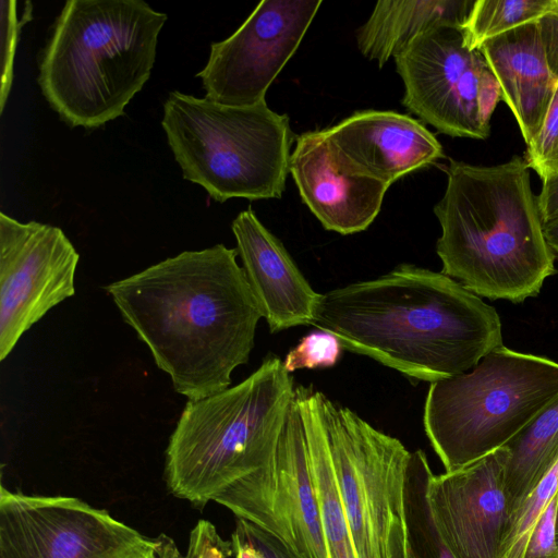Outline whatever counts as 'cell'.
<instances>
[{
    "label": "cell",
    "instance_id": "7402d4cb",
    "mask_svg": "<svg viewBox=\"0 0 558 558\" xmlns=\"http://www.w3.org/2000/svg\"><path fill=\"white\" fill-rule=\"evenodd\" d=\"M557 8V0H477L462 26L465 43L480 50L487 40L520 25L538 21Z\"/></svg>",
    "mask_w": 558,
    "mask_h": 558
},
{
    "label": "cell",
    "instance_id": "603a6c76",
    "mask_svg": "<svg viewBox=\"0 0 558 558\" xmlns=\"http://www.w3.org/2000/svg\"><path fill=\"white\" fill-rule=\"evenodd\" d=\"M539 22L556 86L539 132L526 144L524 159L544 181L558 174V1L557 8Z\"/></svg>",
    "mask_w": 558,
    "mask_h": 558
},
{
    "label": "cell",
    "instance_id": "8fae6325",
    "mask_svg": "<svg viewBox=\"0 0 558 558\" xmlns=\"http://www.w3.org/2000/svg\"><path fill=\"white\" fill-rule=\"evenodd\" d=\"M215 502L275 535L299 558H328L295 391L271 460L225 489Z\"/></svg>",
    "mask_w": 558,
    "mask_h": 558
},
{
    "label": "cell",
    "instance_id": "277c9868",
    "mask_svg": "<svg viewBox=\"0 0 558 558\" xmlns=\"http://www.w3.org/2000/svg\"><path fill=\"white\" fill-rule=\"evenodd\" d=\"M168 16L143 0H69L38 61V85L71 128L124 113L150 77Z\"/></svg>",
    "mask_w": 558,
    "mask_h": 558
},
{
    "label": "cell",
    "instance_id": "ffe728a7",
    "mask_svg": "<svg viewBox=\"0 0 558 558\" xmlns=\"http://www.w3.org/2000/svg\"><path fill=\"white\" fill-rule=\"evenodd\" d=\"M294 391L302 409L308 469L318 505L328 558H357L317 408L316 390L312 387L295 386Z\"/></svg>",
    "mask_w": 558,
    "mask_h": 558
},
{
    "label": "cell",
    "instance_id": "4fadbf2b",
    "mask_svg": "<svg viewBox=\"0 0 558 558\" xmlns=\"http://www.w3.org/2000/svg\"><path fill=\"white\" fill-rule=\"evenodd\" d=\"M78 260L60 228L0 214V361L48 311L74 295Z\"/></svg>",
    "mask_w": 558,
    "mask_h": 558
},
{
    "label": "cell",
    "instance_id": "836d02e7",
    "mask_svg": "<svg viewBox=\"0 0 558 558\" xmlns=\"http://www.w3.org/2000/svg\"><path fill=\"white\" fill-rule=\"evenodd\" d=\"M170 558H185L183 554L179 550L178 546L173 549Z\"/></svg>",
    "mask_w": 558,
    "mask_h": 558
},
{
    "label": "cell",
    "instance_id": "f1b7e54d",
    "mask_svg": "<svg viewBox=\"0 0 558 558\" xmlns=\"http://www.w3.org/2000/svg\"><path fill=\"white\" fill-rule=\"evenodd\" d=\"M239 531L263 558H299L275 535L243 520H236Z\"/></svg>",
    "mask_w": 558,
    "mask_h": 558
},
{
    "label": "cell",
    "instance_id": "cb8c5ba5",
    "mask_svg": "<svg viewBox=\"0 0 558 558\" xmlns=\"http://www.w3.org/2000/svg\"><path fill=\"white\" fill-rule=\"evenodd\" d=\"M558 495V460L511 515L501 558H524L530 535L550 501Z\"/></svg>",
    "mask_w": 558,
    "mask_h": 558
},
{
    "label": "cell",
    "instance_id": "3957f363",
    "mask_svg": "<svg viewBox=\"0 0 558 558\" xmlns=\"http://www.w3.org/2000/svg\"><path fill=\"white\" fill-rule=\"evenodd\" d=\"M434 213L441 272L489 300L521 303L556 272L524 158L495 166L450 160Z\"/></svg>",
    "mask_w": 558,
    "mask_h": 558
},
{
    "label": "cell",
    "instance_id": "7a4b0ae2",
    "mask_svg": "<svg viewBox=\"0 0 558 558\" xmlns=\"http://www.w3.org/2000/svg\"><path fill=\"white\" fill-rule=\"evenodd\" d=\"M312 324L349 351L430 383L470 371L502 345L493 306L442 272L410 264L320 294Z\"/></svg>",
    "mask_w": 558,
    "mask_h": 558
},
{
    "label": "cell",
    "instance_id": "4316f807",
    "mask_svg": "<svg viewBox=\"0 0 558 558\" xmlns=\"http://www.w3.org/2000/svg\"><path fill=\"white\" fill-rule=\"evenodd\" d=\"M557 507L558 495L537 520L530 535L524 558H558Z\"/></svg>",
    "mask_w": 558,
    "mask_h": 558
},
{
    "label": "cell",
    "instance_id": "e575fe53",
    "mask_svg": "<svg viewBox=\"0 0 558 558\" xmlns=\"http://www.w3.org/2000/svg\"><path fill=\"white\" fill-rule=\"evenodd\" d=\"M407 558H414V557L411 555V553L409 551V548H408V556H407Z\"/></svg>",
    "mask_w": 558,
    "mask_h": 558
},
{
    "label": "cell",
    "instance_id": "484cf974",
    "mask_svg": "<svg viewBox=\"0 0 558 558\" xmlns=\"http://www.w3.org/2000/svg\"><path fill=\"white\" fill-rule=\"evenodd\" d=\"M1 89L0 111H3L13 80V63L21 27L32 19V5L24 10L23 20L16 15V2L1 1Z\"/></svg>",
    "mask_w": 558,
    "mask_h": 558
},
{
    "label": "cell",
    "instance_id": "ac0fdd59",
    "mask_svg": "<svg viewBox=\"0 0 558 558\" xmlns=\"http://www.w3.org/2000/svg\"><path fill=\"white\" fill-rule=\"evenodd\" d=\"M480 50L529 144L544 123L556 86L539 20L487 40Z\"/></svg>",
    "mask_w": 558,
    "mask_h": 558
},
{
    "label": "cell",
    "instance_id": "7c38bea8",
    "mask_svg": "<svg viewBox=\"0 0 558 558\" xmlns=\"http://www.w3.org/2000/svg\"><path fill=\"white\" fill-rule=\"evenodd\" d=\"M322 0H263L228 38L210 45L201 78L206 98L225 106L265 101L299 48Z\"/></svg>",
    "mask_w": 558,
    "mask_h": 558
},
{
    "label": "cell",
    "instance_id": "ba28073f",
    "mask_svg": "<svg viewBox=\"0 0 558 558\" xmlns=\"http://www.w3.org/2000/svg\"><path fill=\"white\" fill-rule=\"evenodd\" d=\"M316 402L357 558H389L392 525L404 520L411 452L316 391Z\"/></svg>",
    "mask_w": 558,
    "mask_h": 558
},
{
    "label": "cell",
    "instance_id": "4dcf8cb0",
    "mask_svg": "<svg viewBox=\"0 0 558 558\" xmlns=\"http://www.w3.org/2000/svg\"><path fill=\"white\" fill-rule=\"evenodd\" d=\"M234 558H263L253 545L236 530L231 536Z\"/></svg>",
    "mask_w": 558,
    "mask_h": 558
},
{
    "label": "cell",
    "instance_id": "5b68a950",
    "mask_svg": "<svg viewBox=\"0 0 558 558\" xmlns=\"http://www.w3.org/2000/svg\"><path fill=\"white\" fill-rule=\"evenodd\" d=\"M294 388L282 361L269 355L240 384L187 401L166 449L168 490L203 508L265 466L275 454Z\"/></svg>",
    "mask_w": 558,
    "mask_h": 558
},
{
    "label": "cell",
    "instance_id": "1f68e13d",
    "mask_svg": "<svg viewBox=\"0 0 558 558\" xmlns=\"http://www.w3.org/2000/svg\"><path fill=\"white\" fill-rule=\"evenodd\" d=\"M154 547L145 558H170L173 549L177 547L175 542L163 533L154 537Z\"/></svg>",
    "mask_w": 558,
    "mask_h": 558
},
{
    "label": "cell",
    "instance_id": "6da1fadb",
    "mask_svg": "<svg viewBox=\"0 0 558 558\" xmlns=\"http://www.w3.org/2000/svg\"><path fill=\"white\" fill-rule=\"evenodd\" d=\"M236 248L185 251L105 287L187 401L218 393L245 364L263 317Z\"/></svg>",
    "mask_w": 558,
    "mask_h": 558
},
{
    "label": "cell",
    "instance_id": "d6986e66",
    "mask_svg": "<svg viewBox=\"0 0 558 558\" xmlns=\"http://www.w3.org/2000/svg\"><path fill=\"white\" fill-rule=\"evenodd\" d=\"M473 3L470 0L378 1L356 33L357 47L364 57L381 68L429 29L462 28Z\"/></svg>",
    "mask_w": 558,
    "mask_h": 558
},
{
    "label": "cell",
    "instance_id": "44dd1931",
    "mask_svg": "<svg viewBox=\"0 0 558 558\" xmlns=\"http://www.w3.org/2000/svg\"><path fill=\"white\" fill-rule=\"evenodd\" d=\"M506 489L511 515L558 460V398L506 446Z\"/></svg>",
    "mask_w": 558,
    "mask_h": 558
},
{
    "label": "cell",
    "instance_id": "9c48e42d",
    "mask_svg": "<svg viewBox=\"0 0 558 558\" xmlns=\"http://www.w3.org/2000/svg\"><path fill=\"white\" fill-rule=\"evenodd\" d=\"M393 59L410 112L453 137L489 136L501 89L481 50L466 45L461 27L429 29Z\"/></svg>",
    "mask_w": 558,
    "mask_h": 558
},
{
    "label": "cell",
    "instance_id": "d590c367",
    "mask_svg": "<svg viewBox=\"0 0 558 558\" xmlns=\"http://www.w3.org/2000/svg\"><path fill=\"white\" fill-rule=\"evenodd\" d=\"M557 529H558V507H557Z\"/></svg>",
    "mask_w": 558,
    "mask_h": 558
},
{
    "label": "cell",
    "instance_id": "5bb4252c",
    "mask_svg": "<svg viewBox=\"0 0 558 558\" xmlns=\"http://www.w3.org/2000/svg\"><path fill=\"white\" fill-rule=\"evenodd\" d=\"M509 456L502 447L463 468L432 475L429 507L453 558H501L511 520L506 489Z\"/></svg>",
    "mask_w": 558,
    "mask_h": 558
},
{
    "label": "cell",
    "instance_id": "83f0119b",
    "mask_svg": "<svg viewBox=\"0 0 558 558\" xmlns=\"http://www.w3.org/2000/svg\"><path fill=\"white\" fill-rule=\"evenodd\" d=\"M231 555V541H225L211 522L198 520L190 532L185 558H228Z\"/></svg>",
    "mask_w": 558,
    "mask_h": 558
},
{
    "label": "cell",
    "instance_id": "8992f818",
    "mask_svg": "<svg viewBox=\"0 0 558 558\" xmlns=\"http://www.w3.org/2000/svg\"><path fill=\"white\" fill-rule=\"evenodd\" d=\"M161 125L183 178L214 201L282 196L293 133L289 117L266 100L233 107L173 90Z\"/></svg>",
    "mask_w": 558,
    "mask_h": 558
},
{
    "label": "cell",
    "instance_id": "f546056e",
    "mask_svg": "<svg viewBox=\"0 0 558 558\" xmlns=\"http://www.w3.org/2000/svg\"><path fill=\"white\" fill-rule=\"evenodd\" d=\"M537 205L544 225L558 218V174L543 181Z\"/></svg>",
    "mask_w": 558,
    "mask_h": 558
},
{
    "label": "cell",
    "instance_id": "d4e9b609",
    "mask_svg": "<svg viewBox=\"0 0 558 558\" xmlns=\"http://www.w3.org/2000/svg\"><path fill=\"white\" fill-rule=\"evenodd\" d=\"M342 348L333 333L314 330L287 353L282 361L283 367L290 374L301 368L329 367L338 362Z\"/></svg>",
    "mask_w": 558,
    "mask_h": 558
},
{
    "label": "cell",
    "instance_id": "8d00e7d4",
    "mask_svg": "<svg viewBox=\"0 0 558 558\" xmlns=\"http://www.w3.org/2000/svg\"><path fill=\"white\" fill-rule=\"evenodd\" d=\"M557 545H558V529H557Z\"/></svg>",
    "mask_w": 558,
    "mask_h": 558
},
{
    "label": "cell",
    "instance_id": "52a82bcc",
    "mask_svg": "<svg viewBox=\"0 0 558 558\" xmlns=\"http://www.w3.org/2000/svg\"><path fill=\"white\" fill-rule=\"evenodd\" d=\"M557 398V362L502 344L470 371L430 383L424 428L451 472L505 447Z\"/></svg>",
    "mask_w": 558,
    "mask_h": 558
},
{
    "label": "cell",
    "instance_id": "9a60e30c",
    "mask_svg": "<svg viewBox=\"0 0 558 558\" xmlns=\"http://www.w3.org/2000/svg\"><path fill=\"white\" fill-rule=\"evenodd\" d=\"M324 131L343 171L388 187L444 155L441 144L423 123L395 111H356Z\"/></svg>",
    "mask_w": 558,
    "mask_h": 558
},
{
    "label": "cell",
    "instance_id": "e0dca14e",
    "mask_svg": "<svg viewBox=\"0 0 558 558\" xmlns=\"http://www.w3.org/2000/svg\"><path fill=\"white\" fill-rule=\"evenodd\" d=\"M243 270L270 332L312 324L320 293L313 290L284 245L248 208L232 221Z\"/></svg>",
    "mask_w": 558,
    "mask_h": 558
},
{
    "label": "cell",
    "instance_id": "2e32d148",
    "mask_svg": "<svg viewBox=\"0 0 558 558\" xmlns=\"http://www.w3.org/2000/svg\"><path fill=\"white\" fill-rule=\"evenodd\" d=\"M289 172L299 194L326 230L352 234L367 229L380 211L387 185L349 174L338 165L324 130L295 138Z\"/></svg>",
    "mask_w": 558,
    "mask_h": 558
},
{
    "label": "cell",
    "instance_id": "d6a6232c",
    "mask_svg": "<svg viewBox=\"0 0 558 558\" xmlns=\"http://www.w3.org/2000/svg\"><path fill=\"white\" fill-rule=\"evenodd\" d=\"M545 238L558 257V218L544 225Z\"/></svg>",
    "mask_w": 558,
    "mask_h": 558
},
{
    "label": "cell",
    "instance_id": "30bf717a",
    "mask_svg": "<svg viewBox=\"0 0 558 558\" xmlns=\"http://www.w3.org/2000/svg\"><path fill=\"white\" fill-rule=\"evenodd\" d=\"M154 544L80 498L0 487V558H145Z\"/></svg>",
    "mask_w": 558,
    "mask_h": 558
}]
</instances>
